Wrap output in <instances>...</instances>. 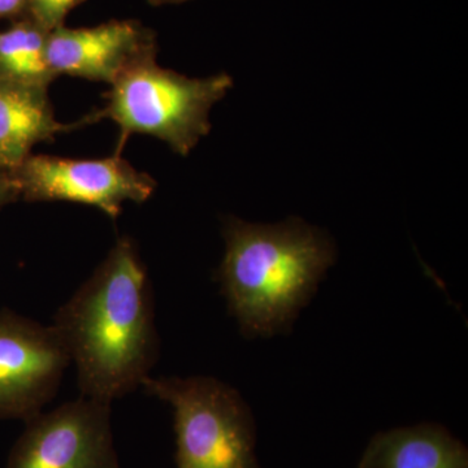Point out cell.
Masks as SVG:
<instances>
[{
    "instance_id": "8992f818",
    "label": "cell",
    "mask_w": 468,
    "mask_h": 468,
    "mask_svg": "<svg viewBox=\"0 0 468 468\" xmlns=\"http://www.w3.org/2000/svg\"><path fill=\"white\" fill-rule=\"evenodd\" d=\"M7 468H120L111 403L81 396L30 419Z\"/></svg>"
},
{
    "instance_id": "5b68a950",
    "label": "cell",
    "mask_w": 468,
    "mask_h": 468,
    "mask_svg": "<svg viewBox=\"0 0 468 468\" xmlns=\"http://www.w3.org/2000/svg\"><path fill=\"white\" fill-rule=\"evenodd\" d=\"M11 175L24 201L81 203L113 220L124 203L146 202L156 189L150 175L115 154L88 160L29 155Z\"/></svg>"
},
{
    "instance_id": "3957f363",
    "label": "cell",
    "mask_w": 468,
    "mask_h": 468,
    "mask_svg": "<svg viewBox=\"0 0 468 468\" xmlns=\"http://www.w3.org/2000/svg\"><path fill=\"white\" fill-rule=\"evenodd\" d=\"M227 73L190 79L149 58L126 70L106 94V104L79 126L111 120L119 126L115 155H122L133 134L151 135L186 156L211 131L209 113L232 89Z\"/></svg>"
},
{
    "instance_id": "8fae6325",
    "label": "cell",
    "mask_w": 468,
    "mask_h": 468,
    "mask_svg": "<svg viewBox=\"0 0 468 468\" xmlns=\"http://www.w3.org/2000/svg\"><path fill=\"white\" fill-rule=\"evenodd\" d=\"M48 32L27 16L0 30V77L48 90L58 77L48 64Z\"/></svg>"
},
{
    "instance_id": "52a82bcc",
    "label": "cell",
    "mask_w": 468,
    "mask_h": 468,
    "mask_svg": "<svg viewBox=\"0 0 468 468\" xmlns=\"http://www.w3.org/2000/svg\"><path fill=\"white\" fill-rule=\"evenodd\" d=\"M70 365L52 325L0 313V419L30 420L58 392Z\"/></svg>"
},
{
    "instance_id": "30bf717a",
    "label": "cell",
    "mask_w": 468,
    "mask_h": 468,
    "mask_svg": "<svg viewBox=\"0 0 468 468\" xmlns=\"http://www.w3.org/2000/svg\"><path fill=\"white\" fill-rule=\"evenodd\" d=\"M359 468H468V452L445 428L421 424L378 433Z\"/></svg>"
},
{
    "instance_id": "9c48e42d",
    "label": "cell",
    "mask_w": 468,
    "mask_h": 468,
    "mask_svg": "<svg viewBox=\"0 0 468 468\" xmlns=\"http://www.w3.org/2000/svg\"><path fill=\"white\" fill-rule=\"evenodd\" d=\"M77 128V122H58L45 89L0 77V168L14 171L36 144Z\"/></svg>"
},
{
    "instance_id": "4fadbf2b",
    "label": "cell",
    "mask_w": 468,
    "mask_h": 468,
    "mask_svg": "<svg viewBox=\"0 0 468 468\" xmlns=\"http://www.w3.org/2000/svg\"><path fill=\"white\" fill-rule=\"evenodd\" d=\"M17 198L18 194L11 172L0 168V208Z\"/></svg>"
},
{
    "instance_id": "ba28073f",
    "label": "cell",
    "mask_w": 468,
    "mask_h": 468,
    "mask_svg": "<svg viewBox=\"0 0 468 468\" xmlns=\"http://www.w3.org/2000/svg\"><path fill=\"white\" fill-rule=\"evenodd\" d=\"M156 58L154 34L137 21L91 27H60L48 33L52 72L110 86L137 64Z\"/></svg>"
},
{
    "instance_id": "9a60e30c",
    "label": "cell",
    "mask_w": 468,
    "mask_h": 468,
    "mask_svg": "<svg viewBox=\"0 0 468 468\" xmlns=\"http://www.w3.org/2000/svg\"><path fill=\"white\" fill-rule=\"evenodd\" d=\"M153 5H180V3L189 2V0H147Z\"/></svg>"
},
{
    "instance_id": "7c38bea8",
    "label": "cell",
    "mask_w": 468,
    "mask_h": 468,
    "mask_svg": "<svg viewBox=\"0 0 468 468\" xmlns=\"http://www.w3.org/2000/svg\"><path fill=\"white\" fill-rule=\"evenodd\" d=\"M82 0H27V15L46 32L64 27V21Z\"/></svg>"
},
{
    "instance_id": "7a4b0ae2",
    "label": "cell",
    "mask_w": 468,
    "mask_h": 468,
    "mask_svg": "<svg viewBox=\"0 0 468 468\" xmlns=\"http://www.w3.org/2000/svg\"><path fill=\"white\" fill-rule=\"evenodd\" d=\"M218 282L230 314L249 337L289 331L335 263L334 242L300 218L279 224L224 223Z\"/></svg>"
},
{
    "instance_id": "6da1fadb",
    "label": "cell",
    "mask_w": 468,
    "mask_h": 468,
    "mask_svg": "<svg viewBox=\"0 0 468 468\" xmlns=\"http://www.w3.org/2000/svg\"><path fill=\"white\" fill-rule=\"evenodd\" d=\"M82 397L112 403L143 385L159 354L153 289L131 237L106 260L54 318Z\"/></svg>"
},
{
    "instance_id": "277c9868",
    "label": "cell",
    "mask_w": 468,
    "mask_h": 468,
    "mask_svg": "<svg viewBox=\"0 0 468 468\" xmlns=\"http://www.w3.org/2000/svg\"><path fill=\"white\" fill-rule=\"evenodd\" d=\"M141 387L174 409L177 468H261L254 417L232 387L208 377H147Z\"/></svg>"
},
{
    "instance_id": "5bb4252c",
    "label": "cell",
    "mask_w": 468,
    "mask_h": 468,
    "mask_svg": "<svg viewBox=\"0 0 468 468\" xmlns=\"http://www.w3.org/2000/svg\"><path fill=\"white\" fill-rule=\"evenodd\" d=\"M27 0H0V20L26 16Z\"/></svg>"
}]
</instances>
